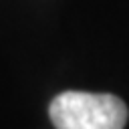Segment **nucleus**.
Here are the masks:
<instances>
[{"mask_svg": "<svg viewBox=\"0 0 129 129\" xmlns=\"http://www.w3.org/2000/svg\"><path fill=\"white\" fill-rule=\"evenodd\" d=\"M48 115L56 129H123L127 105L107 93L67 91L52 99Z\"/></svg>", "mask_w": 129, "mask_h": 129, "instance_id": "obj_1", "label": "nucleus"}]
</instances>
